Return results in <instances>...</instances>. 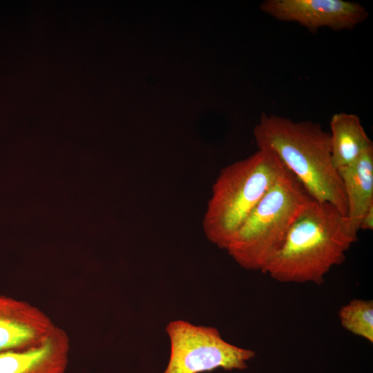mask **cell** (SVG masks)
<instances>
[{"label": "cell", "mask_w": 373, "mask_h": 373, "mask_svg": "<svg viewBox=\"0 0 373 373\" xmlns=\"http://www.w3.org/2000/svg\"><path fill=\"white\" fill-rule=\"evenodd\" d=\"M358 231L334 205L312 198L262 272L280 283L322 284L357 240Z\"/></svg>", "instance_id": "obj_1"}, {"label": "cell", "mask_w": 373, "mask_h": 373, "mask_svg": "<svg viewBox=\"0 0 373 373\" xmlns=\"http://www.w3.org/2000/svg\"><path fill=\"white\" fill-rule=\"evenodd\" d=\"M254 136L258 149L275 153L312 198L332 204L347 216V199L332 162L329 133L320 124L262 113Z\"/></svg>", "instance_id": "obj_2"}, {"label": "cell", "mask_w": 373, "mask_h": 373, "mask_svg": "<svg viewBox=\"0 0 373 373\" xmlns=\"http://www.w3.org/2000/svg\"><path fill=\"white\" fill-rule=\"evenodd\" d=\"M286 166L272 151L258 149L220 171L202 220L207 239L220 249L229 242Z\"/></svg>", "instance_id": "obj_3"}, {"label": "cell", "mask_w": 373, "mask_h": 373, "mask_svg": "<svg viewBox=\"0 0 373 373\" xmlns=\"http://www.w3.org/2000/svg\"><path fill=\"white\" fill-rule=\"evenodd\" d=\"M312 198L287 169L245 219L226 250L241 267L262 271Z\"/></svg>", "instance_id": "obj_4"}, {"label": "cell", "mask_w": 373, "mask_h": 373, "mask_svg": "<svg viewBox=\"0 0 373 373\" xmlns=\"http://www.w3.org/2000/svg\"><path fill=\"white\" fill-rule=\"evenodd\" d=\"M166 331L171 352L163 373H202L217 368L245 370L246 362L255 356L252 350L224 341L213 327L175 320L168 324Z\"/></svg>", "instance_id": "obj_5"}, {"label": "cell", "mask_w": 373, "mask_h": 373, "mask_svg": "<svg viewBox=\"0 0 373 373\" xmlns=\"http://www.w3.org/2000/svg\"><path fill=\"white\" fill-rule=\"evenodd\" d=\"M260 9L278 20L296 22L314 32L323 27L352 29L368 17L361 4L344 0H266Z\"/></svg>", "instance_id": "obj_6"}, {"label": "cell", "mask_w": 373, "mask_h": 373, "mask_svg": "<svg viewBox=\"0 0 373 373\" xmlns=\"http://www.w3.org/2000/svg\"><path fill=\"white\" fill-rule=\"evenodd\" d=\"M56 327L37 307L0 294V352L39 345Z\"/></svg>", "instance_id": "obj_7"}, {"label": "cell", "mask_w": 373, "mask_h": 373, "mask_svg": "<svg viewBox=\"0 0 373 373\" xmlns=\"http://www.w3.org/2000/svg\"><path fill=\"white\" fill-rule=\"evenodd\" d=\"M70 345L68 334L57 326L39 345L0 352V373H65Z\"/></svg>", "instance_id": "obj_8"}, {"label": "cell", "mask_w": 373, "mask_h": 373, "mask_svg": "<svg viewBox=\"0 0 373 373\" xmlns=\"http://www.w3.org/2000/svg\"><path fill=\"white\" fill-rule=\"evenodd\" d=\"M338 171L347 199L346 216L358 231L364 213L373 204V148Z\"/></svg>", "instance_id": "obj_9"}, {"label": "cell", "mask_w": 373, "mask_h": 373, "mask_svg": "<svg viewBox=\"0 0 373 373\" xmlns=\"http://www.w3.org/2000/svg\"><path fill=\"white\" fill-rule=\"evenodd\" d=\"M330 129L332 160L337 170L352 164L373 148L372 142L356 115L334 114L330 120Z\"/></svg>", "instance_id": "obj_10"}, {"label": "cell", "mask_w": 373, "mask_h": 373, "mask_svg": "<svg viewBox=\"0 0 373 373\" xmlns=\"http://www.w3.org/2000/svg\"><path fill=\"white\" fill-rule=\"evenodd\" d=\"M341 326L352 334L373 343V302L352 299L338 312Z\"/></svg>", "instance_id": "obj_11"}, {"label": "cell", "mask_w": 373, "mask_h": 373, "mask_svg": "<svg viewBox=\"0 0 373 373\" xmlns=\"http://www.w3.org/2000/svg\"><path fill=\"white\" fill-rule=\"evenodd\" d=\"M360 229H373V204H372L364 213L361 222Z\"/></svg>", "instance_id": "obj_12"}]
</instances>
